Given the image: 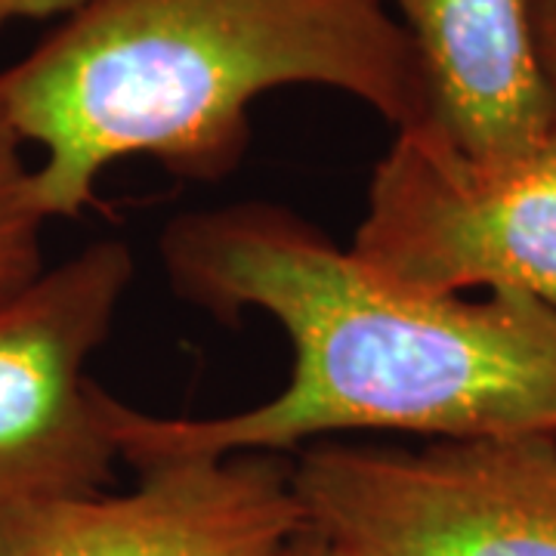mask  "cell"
I'll return each instance as SVG.
<instances>
[{
    "mask_svg": "<svg viewBox=\"0 0 556 556\" xmlns=\"http://www.w3.org/2000/svg\"><path fill=\"white\" fill-rule=\"evenodd\" d=\"M84 0H0V28L13 20H50L68 16Z\"/></svg>",
    "mask_w": 556,
    "mask_h": 556,
    "instance_id": "9",
    "label": "cell"
},
{
    "mask_svg": "<svg viewBox=\"0 0 556 556\" xmlns=\"http://www.w3.org/2000/svg\"><path fill=\"white\" fill-rule=\"evenodd\" d=\"M303 529L281 455L182 457L124 495L0 507V556H288Z\"/></svg>",
    "mask_w": 556,
    "mask_h": 556,
    "instance_id": "6",
    "label": "cell"
},
{
    "mask_svg": "<svg viewBox=\"0 0 556 556\" xmlns=\"http://www.w3.org/2000/svg\"><path fill=\"white\" fill-rule=\"evenodd\" d=\"M288 556H338L331 547H328V541L325 538H318L309 526L294 538V544H291V554Z\"/></svg>",
    "mask_w": 556,
    "mask_h": 556,
    "instance_id": "11",
    "label": "cell"
},
{
    "mask_svg": "<svg viewBox=\"0 0 556 556\" xmlns=\"http://www.w3.org/2000/svg\"><path fill=\"white\" fill-rule=\"evenodd\" d=\"M300 84L365 102L396 134L430 124L420 62L387 0H84L0 72V112L43 152V214L78 217L124 159L186 182L236 174L251 105Z\"/></svg>",
    "mask_w": 556,
    "mask_h": 556,
    "instance_id": "2",
    "label": "cell"
},
{
    "mask_svg": "<svg viewBox=\"0 0 556 556\" xmlns=\"http://www.w3.org/2000/svg\"><path fill=\"white\" fill-rule=\"evenodd\" d=\"M306 526L338 556H556V437L313 442L291 464Z\"/></svg>",
    "mask_w": 556,
    "mask_h": 556,
    "instance_id": "3",
    "label": "cell"
},
{
    "mask_svg": "<svg viewBox=\"0 0 556 556\" xmlns=\"http://www.w3.org/2000/svg\"><path fill=\"white\" fill-rule=\"evenodd\" d=\"M350 254L424 294L517 291L556 309V130L477 164L437 130H402L375 164Z\"/></svg>",
    "mask_w": 556,
    "mask_h": 556,
    "instance_id": "4",
    "label": "cell"
},
{
    "mask_svg": "<svg viewBox=\"0 0 556 556\" xmlns=\"http://www.w3.org/2000/svg\"><path fill=\"white\" fill-rule=\"evenodd\" d=\"M174 291L223 325L263 313L294 350L276 396L219 417H161L100 387L121 460L281 455L350 430L430 439L556 437V309L393 285L273 201L174 217L159 239Z\"/></svg>",
    "mask_w": 556,
    "mask_h": 556,
    "instance_id": "1",
    "label": "cell"
},
{
    "mask_svg": "<svg viewBox=\"0 0 556 556\" xmlns=\"http://www.w3.org/2000/svg\"><path fill=\"white\" fill-rule=\"evenodd\" d=\"M22 137L0 112V303L43 273L47 214L35 192V167L22 155Z\"/></svg>",
    "mask_w": 556,
    "mask_h": 556,
    "instance_id": "8",
    "label": "cell"
},
{
    "mask_svg": "<svg viewBox=\"0 0 556 556\" xmlns=\"http://www.w3.org/2000/svg\"><path fill=\"white\" fill-rule=\"evenodd\" d=\"M415 47L430 130L477 164L529 155L556 130L538 0H387Z\"/></svg>",
    "mask_w": 556,
    "mask_h": 556,
    "instance_id": "7",
    "label": "cell"
},
{
    "mask_svg": "<svg viewBox=\"0 0 556 556\" xmlns=\"http://www.w3.org/2000/svg\"><path fill=\"white\" fill-rule=\"evenodd\" d=\"M538 50L556 87V0H538Z\"/></svg>",
    "mask_w": 556,
    "mask_h": 556,
    "instance_id": "10",
    "label": "cell"
},
{
    "mask_svg": "<svg viewBox=\"0 0 556 556\" xmlns=\"http://www.w3.org/2000/svg\"><path fill=\"white\" fill-rule=\"evenodd\" d=\"M134 276V251L102 239L0 303V507L90 497L115 482L121 457L87 362Z\"/></svg>",
    "mask_w": 556,
    "mask_h": 556,
    "instance_id": "5",
    "label": "cell"
}]
</instances>
